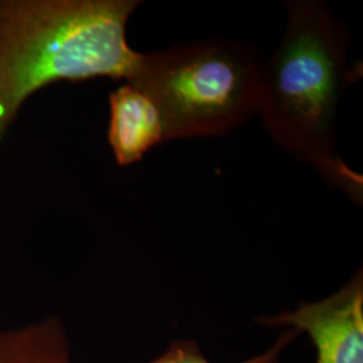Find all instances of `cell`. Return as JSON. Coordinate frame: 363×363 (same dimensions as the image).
I'll use <instances>...</instances> for the list:
<instances>
[{
  "label": "cell",
  "mask_w": 363,
  "mask_h": 363,
  "mask_svg": "<svg viewBox=\"0 0 363 363\" xmlns=\"http://www.w3.org/2000/svg\"><path fill=\"white\" fill-rule=\"evenodd\" d=\"M350 28L318 0L288 3L280 45L262 64L259 115L286 154L362 205L363 179L337 150V112L349 82Z\"/></svg>",
  "instance_id": "1"
},
{
  "label": "cell",
  "mask_w": 363,
  "mask_h": 363,
  "mask_svg": "<svg viewBox=\"0 0 363 363\" xmlns=\"http://www.w3.org/2000/svg\"><path fill=\"white\" fill-rule=\"evenodd\" d=\"M139 0L0 1V142L25 100L58 82H128L142 52L127 42Z\"/></svg>",
  "instance_id": "2"
},
{
  "label": "cell",
  "mask_w": 363,
  "mask_h": 363,
  "mask_svg": "<svg viewBox=\"0 0 363 363\" xmlns=\"http://www.w3.org/2000/svg\"><path fill=\"white\" fill-rule=\"evenodd\" d=\"M262 64L247 42L194 40L142 54L128 84L155 104L166 142L220 136L259 115Z\"/></svg>",
  "instance_id": "3"
},
{
  "label": "cell",
  "mask_w": 363,
  "mask_h": 363,
  "mask_svg": "<svg viewBox=\"0 0 363 363\" xmlns=\"http://www.w3.org/2000/svg\"><path fill=\"white\" fill-rule=\"evenodd\" d=\"M259 325L306 334L315 363H363V273L358 269L337 292L292 311L261 316Z\"/></svg>",
  "instance_id": "4"
},
{
  "label": "cell",
  "mask_w": 363,
  "mask_h": 363,
  "mask_svg": "<svg viewBox=\"0 0 363 363\" xmlns=\"http://www.w3.org/2000/svg\"><path fill=\"white\" fill-rule=\"evenodd\" d=\"M111 120L108 142L117 164L130 166L166 142L160 115L151 99L125 82L109 96Z\"/></svg>",
  "instance_id": "5"
},
{
  "label": "cell",
  "mask_w": 363,
  "mask_h": 363,
  "mask_svg": "<svg viewBox=\"0 0 363 363\" xmlns=\"http://www.w3.org/2000/svg\"><path fill=\"white\" fill-rule=\"evenodd\" d=\"M0 363H72L70 342L57 318L0 330Z\"/></svg>",
  "instance_id": "6"
},
{
  "label": "cell",
  "mask_w": 363,
  "mask_h": 363,
  "mask_svg": "<svg viewBox=\"0 0 363 363\" xmlns=\"http://www.w3.org/2000/svg\"><path fill=\"white\" fill-rule=\"evenodd\" d=\"M300 337L298 331L284 328L273 342L272 346L262 352L237 363H281L286 347ZM144 363H214L203 354L201 346L193 339L172 340L169 347L154 359Z\"/></svg>",
  "instance_id": "7"
}]
</instances>
